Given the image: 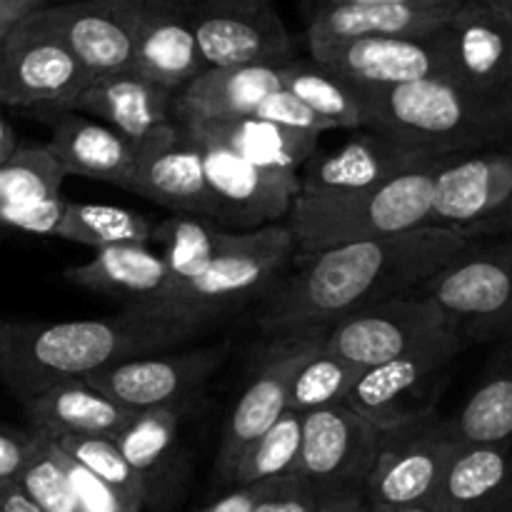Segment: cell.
<instances>
[{
    "label": "cell",
    "mask_w": 512,
    "mask_h": 512,
    "mask_svg": "<svg viewBox=\"0 0 512 512\" xmlns=\"http://www.w3.org/2000/svg\"><path fill=\"white\" fill-rule=\"evenodd\" d=\"M363 370L330 350H315L290 380L288 408L295 413H308L325 405L345 403Z\"/></svg>",
    "instance_id": "38"
},
{
    "label": "cell",
    "mask_w": 512,
    "mask_h": 512,
    "mask_svg": "<svg viewBox=\"0 0 512 512\" xmlns=\"http://www.w3.org/2000/svg\"><path fill=\"white\" fill-rule=\"evenodd\" d=\"M68 175L103 180L125 188L135 163V148L110 125L80 113L55 115L53 133L45 143Z\"/></svg>",
    "instance_id": "27"
},
{
    "label": "cell",
    "mask_w": 512,
    "mask_h": 512,
    "mask_svg": "<svg viewBox=\"0 0 512 512\" xmlns=\"http://www.w3.org/2000/svg\"><path fill=\"white\" fill-rule=\"evenodd\" d=\"M190 133L203 148L210 220L225 230H255L288 218L300 193V175L260 168L218 140L195 130Z\"/></svg>",
    "instance_id": "12"
},
{
    "label": "cell",
    "mask_w": 512,
    "mask_h": 512,
    "mask_svg": "<svg viewBox=\"0 0 512 512\" xmlns=\"http://www.w3.org/2000/svg\"><path fill=\"white\" fill-rule=\"evenodd\" d=\"M313 512H370L363 490H335L325 493Z\"/></svg>",
    "instance_id": "48"
},
{
    "label": "cell",
    "mask_w": 512,
    "mask_h": 512,
    "mask_svg": "<svg viewBox=\"0 0 512 512\" xmlns=\"http://www.w3.org/2000/svg\"><path fill=\"white\" fill-rule=\"evenodd\" d=\"M63 278L105 298L125 300L128 308H148L165 290L168 270L150 243H120L98 248L88 263L65 268Z\"/></svg>",
    "instance_id": "26"
},
{
    "label": "cell",
    "mask_w": 512,
    "mask_h": 512,
    "mask_svg": "<svg viewBox=\"0 0 512 512\" xmlns=\"http://www.w3.org/2000/svg\"><path fill=\"white\" fill-rule=\"evenodd\" d=\"M458 445L448 420L430 418L390 430L363 485L368 508H395L433 498Z\"/></svg>",
    "instance_id": "15"
},
{
    "label": "cell",
    "mask_w": 512,
    "mask_h": 512,
    "mask_svg": "<svg viewBox=\"0 0 512 512\" xmlns=\"http://www.w3.org/2000/svg\"><path fill=\"white\" fill-rule=\"evenodd\" d=\"M370 512H448L435 498L418 500V503L395 505V508H370Z\"/></svg>",
    "instance_id": "52"
},
{
    "label": "cell",
    "mask_w": 512,
    "mask_h": 512,
    "mask_svg": "<svg viewBox=\"0 0 512 512\" xmlns=\"http://www.w3.org/2000/svg\"><path fill=\"white\" fill-rule=\"evenodd\" d=\"M188 18L210 68L285 63L295 58L293 38L268 3H188Z\"/></svg>",
    "instance_id": "17"
},
{
    "label": "cell",
    "mask_w": 512,
    "mask_h": 512,
    "mask_svg": "<svg viewBox=\"0 0 512 512\" xmlns=\"http://www.w3.org/2000/svg\"><path fill=\"white\" fill-rule=\"evenodd\" d=\"M190 338L178 325L140 308L108 318L0 320V380L25 403L65 380H85L135 355L178 348Z\"/></svg>",
    "instance_id": "2"
},
{
    "label": "cell",
    "mask_w": 512,
    "mask_h": 512,
    "mask_svg": "<svg viewBox=\"0 0 512 512\" xmlns=\"http://www.w3.org/2000/svg\"><path fill=\"white\" fill-rule=\"evenodd\" d=\"M253 115L255 118L270 120V123L285 125V128L308 130V133L323 135L325 130H335L328 118L315 113L313 108H308L303 100H298L290 90L285 88L273 90L270 95H265V98L255 105Z\"/></svg>",
    "instance_id": "42"
},
{
    "label": "cell",
    "mask_w": 512,
    "mask_h": 512,
    "mask_svg": "<svg viewBox=\"0 0 512 512\" xmlns=\"http://www.w3.org/2000/svg\"><path fill=\"white\" fill-rule=\"evenodd\" d=\"M205 68L210 65L195 38L188 5L143 3L130 70L175 93Z\"/></svg>",
    "instance_id": "22"
},
{
    "label": "cell",
    "mask_w": 512,
    "mask_h": 512,
    "mask_svg": "<svg viewBox=\"0 0 512 512\" xmlns=\"http://www.w3.org/2000/svg\"><path fill=\"white\" fill-rule=\"evenodd\" d=\"M30 428L48 433L50 438L63 435H118L138 413L135 408L118 403L90 380H65L43 390L23 403Z\"/></svg>",
    "instance_id": "25"
},
{
    "label": "cell",
    "mask_w": 512,
    "mask_h": 512,
    "mask_svg": "<svg viewBox=\"0 0 512 512\" xmlns=\"http://www.w3.org/2000/svg\"><path fill=\"white\" fill-rule=\"evenodd\" d=\"M455 233H460L468 240L512 238V198L505 205H500L495 213H490L488 218L478 220V223L463 225V228H458Z\"/></svg>",
    "instance_id": "46"
},
{
    "label": "cell",
    "mask_w": 512,
    "mask_h": 512,
    "mask_svg": "<svg viewBox=\"0 0 512 512\" xmlns=\"http://www.w3.org/2000/svg\"><path fill=\"white\" fill-rule=\"evenodd\" d=\"M15 485L43 512H83L58 443L48 433L33 430V450Z\"/></svg>",
    "instance_id": "40"
},
{
    "label": "cell",
    "mask_w": 512,
    "mask_h": 512,
    "mask_svg": "<svg viewBox=\"0 0 512 512\" xmlns=\"http://www.w3.org/2000/svg\"><path fill=\"white\" fill-rule=\"evenodd\" d=\"M230 343L135 355L90 375V383L128 408L190 403L228 358Z\"/></svg>",
    "instance_id": "14"
},
{
    "label": "cell",
    "mask_w": 512,
    "mask_h": 512,
    "mask_svg": "<svg viewBox=\"0 0 512 512\" xmlns=\"http://www.w3.org/2000/svg\"><path fill=\"white\" fill-rule=\"evenodd\" d=\"M153 225L138 210L68 200L58 238L93 250L120 243H150Z\"/></svg>",
    "instance_id": "35"
},
{
    "label": "cell",
    "mask_w": 512,
    "mask_h": 512,
    "mask_svg": "<svg viewBox=\"0 0 512 512\" xmlns=\"http://www.w3.org/2000/svg\"><path fill=\"white\" fill-rule=\"evenodd\" d=\"M512 493L510 445L460 443L433 498L448 512H480Z\"/></svg>",
    "instance_id": "29"
},
{
    "label": "cell",
    "mask_w": 512,
    "mask_h": 512,
    "mask_svg": "<svg viewBox=\"0 0 512 512\" xmlns=\"http://www.w3.org/2000/svg\"><path fill=\"white\" fill-rule=\"evenodd\" d=\"M438 158L443 155H433L368 128H358V133L345 140L340 148L320 155L315 150V155L305 160L300 168V193L328 195L373 188L425 168Z\"/></svg>",
    "instance_id": "19"
},
{
    "label": "cell",
    "mask_w": 512,
    "mask_h": 512,
    "mask_svg": "<svg viewBox=\"0 0 512 512\" xmlns=\"http://www.w3.org/2000/svg\"><path fill=\"white\" fill-rule=\"evenodd\" d=\"M283 88L308 108L328 118L333 128H363V110L355 85L313 58H290L283 70Z\"/></svg>",
    "instance_id": "34"
},
{
    "label": "cell",
    "mask_w": 512,
    "mask_h": 512,
    "mask_svg": "<svg viewBox=\"0 0 512 512\" xmlns=\"http://www.w3.org/2000/svg\"><path fill=\"white\" fill-rule=\"evenodd\" d=\"M443 158L373 188L328 195L298 193L288 213L295 253L390 238L428 225L435 173Z\"/></svg>",
    "instance_id": "4"
},
{
    "label": "cell",
    "mask_w": 512,
    "mask_h": 512,
    "mask_svg": "<svg viewBox=\"0 0 512 512\" xmlns=\"http://www.w3.org/2000/svg\"><path fill=\"white\" fill-rule=\"evenodd\" d=\"M230 233L233 230H225L223 225L203 218V215L173 213L163 223H155L150 243H155V250L163 258L165 270H168V283H165V290L158 295V300L150 303L148 308L163 303L165 298L178 293L193 275H198L218 255V250L228 243Z\"/></svg>",
    "instance_id": "32"
},
{
    "label": "cell",
    "mask_w": 512,
    "mask_h": 512,
    "mask_svg": "<svg viewBox=\"0 0 512 512\" xmlns=\"http://www.w3.org/2000/svg\"><path fill=\"white\" fill-rule=\"evenodd\" d=\"M55 443L60 445L63 453L78 460L83 468L98 475L103 483H108L118 493V498L123 500L125 510L140 512L148 505L145 480L125 460V455L120 453V448L110 435H63V438H55Z\"/></svg>",
    "instance_id": "37"
},
{
    "label": "cell",
    "mask_w": 512,
    "mask_h": 512,
    "mask_svg": "<svg viewBox=\"0 0 512 512\" xmlns=\"http://www.w3.org/2000/svg\"><path fill=\"white\" fill-rule=\"evenodd\" d=\"M190 403H170L143 408L133 415L128 425L113 435L115 445L125 455L130 465L140 473L148 488V503L155 498V488H160L165 473L170 470L178 445L180 423Z\"/></svg>",
    "instance_id": "33"
},
{
    "label": "cell",
    "mask_w": 512,
    "mask_h": 512,
    "mask_svg": "<svg viewBox=\"0 0 512 512\" xmlns=\"http://www.w3.org/2000/svg\"><path fill=\"white\" fill-rule=\"evenodd\" d=\"M512 198V150H463L445 155L435 173L428 225L463 228Z\"/></svg>",
    "instance_id": "20"
},
{
    "label": "cell",
    "mask_w": 512,
    "mask_h": 512,
    "mask_svg": "<svg viewBox=\"0 0 512 512\" xmlns=\"http://www.w3.org/2000/svg\"><path fill=\"white\" fill-rule=\"evenodd\" d=\"M330 325L308 323L295 328L273 330L270 343L260 350L255 370L250 373L243 393L230 410L218 450V475L230 483L240 455L255 438L265 433L288 408L290 380L300 365L323 348Z\"/></svg>",
    "instance_id": "8"
},
{
    "label": "cell",
    "mask_w": 512,
    "mask_h": 512,
    "mask_svg": "<svg viewBox=\"0 0 512 512\" xmlns=\"http://www.w3.org/2000/svg\"><path fill=\"white\" fill-rule=\"evenodd\" d=\"M65 205H68V200L63 195L33 200V203L5 205V208H0V225L10 230H20V233L58 238Z\"/></svg>",
    "instance_id": "41"
},
{
    "label": "cell",
    "mask_w": 512,
    "mask_h": 512,
    "mask_svg": "<svg viewBox=\"0 0 512 512\" xmlns=\"http://www.w3.org/2000/svg\"><path fill=\"white\" fill-rule=\"evenodd\" d=\"M338 3H360V5H413V8H458L465 0H313V5H338Z\"/></svg>",
    "instance_id": "50"
},
{
    "label": "cell",
    "mask_w": 512,
    "mask_h": 512,
    "mask_svg": "<svg viewBox=\"0 0 512 512\" xmlns=\"http://www.w3.org/2000/svg\"><path fill=\"white\" fill-rule=\"evenodd\" d=\"M93 80L35 10L0 38V103L60 115Z\"/></svg>",
    "instance_id": "7"
},
{
    "label": "cell",
    "mask_w": 512,
    "mask_h": 512,
    "mask_svg": "<svg viewBox=\"0 0 512 512\" xmlns=\"http://www.w3.org/2000/svg\"><path fill=\"white\" fill-rule=\"evenodd\" d=\"M463 350V343L448 340L365 368L345 405L385 433L435 418L450 368Z\"/></svg>",
    "instance_id": "9"
},
{
    "label": "cell",
    "mask_w": 512,
    "mask_h": 512,
    "mask_svg": "<svg viewBox=\"0 0 512 512\" xmlns=\"http://www.w3.org/2000/svg\"><path fill=\"white\" fill-rule=\"evenodd\" d=\"M213 3H268V0H213Z\"/></svg>",
    "instance_id": "57"
},
{
    "label": "cell",
    "mask_w": 512,
    "mask_h": 512,
    "mask_svg": "<svg viewBox=\"0 0 512 512\" xmlns=\"http://www.w3.org/2000/svg\"><path fill=\"white\" fill-rule=\"evenodd\" d=\"M308 45L310 58L338 73L355 88L400 85L425 78H443L453 83L445 25L425 35L308 40Z\"/></svg>",
    "instance_id": "11"
},
{
    "label": "cell",
    "mask_w": 512,
    "mask_h": 512,
    "mask_svg": "<svg viewBox=\"0 0 512 512\" xmlns=\"http://www.w3.org/2000/svg\"><path fill=\"white\" fill-rule=\"evenodd\" d=\"M323 495L303 478L290 475V478L270 480L250 512H313Z\"/></svg>",
    "instance_id": "43"
},
{
    "label": "cell",
    "mask_w": 512,
    "mask_h": 512,
    "mask_svg": "<svg viewBox=\"0 0 512 512\" xmlns=\"http://www.w3.org/2000/svg\"><path fill=\"white\" fill-rule=\"evenodd\" d=\"M133 148L135 163L123 190L153 200L170 213L210 218L203 148L188 125L168 120Z\"/></svg>",
    "instance_id": "16"
},
{
    "label": "cell",
    "mask_w": 512,
    "mask_h": 512,
    "mask_svg": "<svg viewBox=\"0 0 512 512\" xmlns=\"http://www.w3.org/2000/svg\"><path fill=\"white\" fill-rule=\"evenodd\" d=\"M140 8L143 3L130 0H68L60 5H40L35 15L98 80L133 65Z\"/></svg>",
    "instance_id": "18"
},
{
    "label": "cell",
    "mask_w": 512,
    "mask_h": 512,
    "mask_svg": "<svg viewBox=\"0 0 512 512\" xmlns=\"http://www.w3.org/2000/svg\"><path fill=\"white\" fill-rule=\"evenodd\" d=\"M288 63V60H285ZM285 63H253L205 68L190 83L175 90V120H215L253 115L255 105L283 88Z\"/></svg>",
    "instance_id": "23"
},
{
    "label": "cell",
    "mask_w": 512,
    "mask_h": 512,
    "mask_svg": "<svg viewBox=\"0 0 512 512\" xmlns=\"http://www.w3.org/2000/svg\"><path fill=\"white\" fill-rule=\"evenodd\" d=\"M480 512H512V493H508L503 500H498V503L490 505V508H485Z\"/></svg>",
    "instance_id": "54"
},
{
    "label": "cell",
    "mask_w": 512,
    "mask_h": 512,
    "mask_svg": "<svg viewBox=\"0 0 512 512\" xmlns=\"http://www.w3.org/2000/svg\"><path fill=\"white\" fill-rule=\"evenodd\" d=\"M18 148V140H15V130L10 128L8 120L0 115V165L13 155V150Z\"/></svg>",
    "instance_id": "53"
},
{
    "label": "cell",
    "mask_w": 512,
    "mask_h": 512,
    "mask_svg": "<svg viewBox=\"0 0 512 512\" xmlns=\"http://www.w3.org/2000/svg\"><path fill=\"white\" fill-rule=\"evenodd\" d=\"M458 8L413 5H313L308 40L370 38V35H425L443 28Z\"/></svg>",
    "instance_id": "30"
},
{
    "label": "cell",
    "mask_w": 512,
    "mask_h": 512,
    "mask_svg": "<svg viewBox=\"0 0 512 512\" xmlns=\"http://www.w3.org/2000/svg\"><path fill=\"white\" fill-rule=\"evenodd\" d=\"M300 440H303V413L285 408L283 415L240 455L230 483L253 485L295 475L300 460Z\"/></svg>",
    "instance_id": "36"
},
{
    "label": "cell",
    "mask_w": 512,
    "mask_h": 512,
    "mask_svg": "<svg viewBox=\"0 0 512 512\" xmlns=\"http://www.w3.org/2000/svg\"><path fill=\"white\" fill-rule=\"evenodd\" d=\"M68 173L48 145H18L0 165V208L60 195Z\"/></svg>",
    "instance_id": "39"
},
{
    "label": "cell",
    "mask_w": 512,
    "mask_h": 512,
    "mask_svg": "<svg viewBox=\"0 0 512 512\" xmlns=\"http://www.w3.org/2000/svg\"><path fill=\"white\" fill-rule=\"evenodd\" d=\"M190 130L218 140L225 148L238 153L240 158L260 165V168L278 170V173L300 175V168L310 155L318 150L320 133L285 128L255 115L215 120H180Z\"/></svg>",
    "instance_id": "28"
},
{
    "label": "cell",
    "mask_w": 512,
    "mask_h": 512,
    "mask_svg": "<svg viewBox=\"0 0 512 512\" xmlns=\"http://www.w3.org/2000/svg\"><path fill=\"white\" fill-rule=\"evenodd\" d=\"M270 483V480H268ZM268 483H253V485H235L228 495L213 500L210 505H205L203 510L198 512H250L253 505L258 503L260 495L265 493Z\"/></svg>",
    "instance_id": "47"
},
{
    "label": "cell",
    "mask_w": 512,
    "mask_h": 512,
    "mask_svg": "<svg viewBox=\"0 0 512 512\" xmlns=\"http://www.w3.org/2000/svg\"><path fill=\"white\" fill-rule=\"evenodd\" d=\"M130 3H180V5H188V3H198V0H130Z\"/></svg>",
    "instance_id": "56"
},
{
    "label": "cell",
    "mask_w": 512,
    "mask_h": 512,
    "mask_svg": "<svg viewBox=\"0 0 512 512\" xmlns=\"http://www.w3.org/2000/svg\"><path fill=\"white\" fill-rule=\"evenodd\" d=\"M0 512H43L15 483L0 485Z\"/></svg>",
    "instance_id": "51"
},
{
    "label": "cell",
    "mask_w": 512,
    "mask_h": 512,
    "mask_svg": "<svg viewBox=\"0 0 512 512\" xmlns=\"http://www.w3.org/2000/svg\"><path fill=\"white\" fill-rule=\"evenodd\" d=\"M418 290L443 310L465 348L508 338L512 335V238L468 240Z\"/></svg>",
    "instance_id": "6"
},
{
    "label": "cell",
    "mask_w": 512,
    "mask_h": 512,
    "mask_svg": "<svg viewBox=\"0 0 512 512\" xmlns=\"http://www.w3.org/2000/svg\"><path fill=\"white\" fill-rule=\"evenodd\" d=\"M293 253L295 240L288 223L233 230L228 243L198 275L145 313L168 320L195 338L210 325L260 300Z\"/></svg>",
    "instance_id": "5"
},
{
    "label": "cell",
    "mask_w": 512,
    "mask_h": 512,
    "mask_svg": "<svg viewBox=\"0 0 512 512\" xmlns=\"http://www.w3.org/2000/svg\"><path fill=\"white\" fill-rule=\"evenodd\" d=\"M453 83L512 93V20L483 0H465L445 23Z\"/></svg>",
    "instance_id": "21"
},
{
    "label": "cell",
    "mask_w": 512,
    "mask_h": 512,
    "mask_svg": "<svg viewBox=\"0 0 512 512\" xmlns=\"http://www.w3.org/2000/svg\"><path fill=\"white\" fill-rule=\"evenodd\" d=\"M355 90L363 128L433 155L512 140V93L465 88L443 78Z\"/></svg>",
    "instance_id": "3"
},
{
    "label": "cell",
    "mask_w": 512,
    "mask_h": 512,
    "mask_svg": "<svg viewBox=\"0 0 512 512\" xmlns=\"http://www.w3.org/2000/svg\"><path fill=\"white\" fill-rule=\"evenodd\" d=\"M33 450V430H18L0 423V485L15 483Z\"/></svg>",
    "instance_id": "45"
},
{
    "label": "cell",
    "mask_w": 512,
    "mask_h": 512,
    "mask_svg": "<svg viewBox=\"0 0 512 512\" xmlns=\"http://www.w3.org/2000/svg\"><path fill=\"white\" fill-rule=\"evenodd\" d=\"M468 238L453 228L423 225L390 238L293 253L260 295L255 320L265 333L353 315L380 300L413 293L438 273Z\"/></svg>",
    "instance_id": "1"
},
{
    "label": "cell",
    "mask_w": 512,
    "mask_h": 512,
    "mask_svg": "<svg viewBox=\"0 0 512 512\" xmlns=\"http://www.w3.org/2000/svg\"><path fill=\"white\" fill-rule=\"evenodd\" d=\"M385 435V430L375 428L345 403L308 410L303 413V440L295 475L320 493L363 490Z\"/></svg>",
    "instance_id": "13"
},
{
    "label": "cell",
    "mask_w": 512,
    "mask_h": 512,
    "mask_svg": "<svg viewBox=\"0 0 512 512\" xmlns=\"http://www.w3.org/2000/svg\"><path fill=\"white\" fill-rule=\"evenodd\" d=\"M448 340L463 343L450 328L443 310L428 295L413 290L335 320L328 328L323 348L360 368H373L398 355Z\"/></svg>",
    "instance_id": "10"
},
{
    "label": "cell",
    "mask_w": 512,
    "mask_h": 512,
    "mask_svg": "<svg viewBox=\"0 0 512 512\" xmlns=\"http://www.w3.org/2000/svg\"><path fill=\"white\" fill-rule=\"evenodd\" d=\"M40 5H45V0H0V38H3L10 25L23 20L25 15L38 10Z\"/></svg>",
    "instance_id": "49"
},
{
    "label": "cell",
    "mask_w": 512,
    "mask_h": 512,
    "mask_svg": "<svg viewBox=\"0 0 512 512\" xmlns=\"http://www.w3.org/2000/svg\"><path fill=\"white\" fill-rule=\"evenodd\" d=\"M483 3H488L490 8L500 10V13L508 15V18L512 20V0H483Z\"/></svg>",
    "instance_id": "55"
},
{
    "label": "cell",
    "mask_w": 512,
    "mask_h": 512,
    "mask_svg": "<svg viewBox=\"0 0 512 512\" xmlns=\"http://www.w3.org/2000/svg\"><path fill=\"white\" fill-rule=\"evenodd\" d=\"M173 95V90L140 78L133 70H118L93 80L73 100L68 113L105 120L135 145L150 130L173 120Z\"/></svg>",
    "instance_id": "24"
},
{
    "label": "cell",
    "mask_w": 512,
    "mask_h": 512,
    "mask_svg": "<svg viewBox=\"0 0 512 512\" xmlns=\"http://www.w3.org/2000/svg\"><path fill=\"white\" fill-rule=\"evenodd\" d=\"M483 378L448 428L458 443H512V335L498 340Z\"/></svg>",
    "instance_id": "31"
},
{
    "label": "cell",
    "mask_w": 512,
    "mask_h": 512,
    "mask_svg": "<svg viewBox=\"0 0 512 512\" xmlns=\"http://www.w3.org/2000/svg\"><path fill=\"white\" fill-rule=\"evenodd\" d=\"M60 458H63V465L65 470H68V478L70 483H73L75 495H78V503L83 512H128L123 500L118 498V493H115L108 483H103L98 475L90 473L88 468H83L78 460H73L68 453H63V450H60Z\"/></svg>",
    "instance_id": "44"
}]
</instances>
